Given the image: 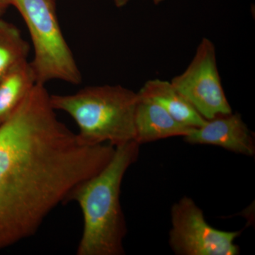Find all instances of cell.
<instances>
[{
	"label": "cell",
	"instance_id": "obj_4",
	"mask_svg": "<svg viewBox=\"0 0 255 255\" xmlns=\"http://www.w3.org/2000/svg\"><path fill=\"white\" fill-rule=\"evenodd\" d=\"M22 16L31 36V62L38 83L58 80L78 85L82 75L60 28L55 0H8Z\"/></svg>",
	"mask_w": 255,
	"mask_h": 255
},
{
	"label": "cell",
	"instance_id": "obj_1",
	"mask_svg": "<svg viewBox=\"0 0 255 255\" xmlns=\"http://www.w3.org/2000/svg\"><path fill=\"white\" fill-rule=\"evenodd\" d=\"M50 97L37 83L0 125V251L33 236L115 152L110 144L82 140L58 119Z\"/></svg>",
	"mask_w": 255,
	"mask_h": 255
},
{
	"label": "cell",
	"instance_id": "obj_3",
	"mask_svg": "<svg viewBox=\"0 0 255 255\" xmlns=\"http://www.w3.org/2000/svg\"><path fill=\"white\" fill-rule=\"evenodd\" d=\"M50 100L55 111L74 119L77 134L87 143L116 147L135 140L136 92L121 85H101L72 95H50Z\"/></svg>",
	"mask_w": 255,
	"mask_h": 255
},
{
	"label": "cell",
	"instance_id": "obj_7",
	"mask_svg": "<svg viewBox=\"0 0 255 255\" xmlns=\"http://www.w3.org/2000/svg\"><path fill=\"white\" fill-rule=\"evenodd\" d=\"M184 139L188 143L219 146L241 155L253 156L255 153L254 138L238 113L207 120L202 127L193 128Z\"/></svg>",
	"mask_w": 255,
	"mask_h": 255
},
{
	"label": "cell",
	"instance_id": "obj_2",
	"mask_svg": "<svg viewBox=\"0 0 255 255\" xmlns=\"http://www.w3.org/2000/svg\"><path fill=\"white\" fill-rule=\"evenodd\" d=\"M140 145L135 140L115 147L113 157L98 174L79 184L68 201L82 210L84 229L78 255L125 254L127 227L121 205V187L128 169L138 158Z\"/></svg>",
	"mask_w": 255,
	"mask_h": 255
},
{
	"label": "cell",
	"instance_id": "obj_10",
	"mask_svg": "<svg viewBox=\"0 0 255 255\" xmlns=\"http://www.w3.org/2000/svg\"><path fill=\"white\" fill-rule=\"evenodd\" d=\"M37 83L36 74L28 60L0 79V125L11 117Z\"/></svg>",
	"mask_w": 255,
	"mask_h": 255
},
{
	"label": "cell",
	"instance_id": "obj_6",
	"mask_svg": "<svg viewBox=\"0 0 255 255\" xmlns=\"http://www.w3.org/2000/svg\"><path fill=\"white\" fill-rule=\"evenodd\" d=\"M170 82L206 120L233 112L221 84L216 48L209 38H203L189 66Z\"/></svg>",
	"mask_w": 255,
	"mask_h": 255
},
{
	"label": "cell",
	"instance_id": "obj_9",
	"mask_svg": "<svg viewBox=\"0 0 255 255\" xmlns=\"http://www.w3.org/2000/svg\"><path fill=\"white\" fill-rule=\"evenodd\" d=\"M139 93L160 105L179 123L190 128L202 127L206 121L170 82L155 79L145 82Z\"/></svg>",
	"mask_w": 255,
	"mask_h": 255
},
{
	"label": "cell",
	"instance_id": "obj_11",
	"mask_svg": "<svg viewBox=\"0 0 255 255\" xmlns=\"http://www.w3.org/2000/svg\"><path fill=\"white\" fill-rule=\"evenodd\" d=\"M29 47L12 23L0 18V79L15 67L27 61Z\"/></svg>",
	"mask_w": 255,
	"mask_h": 255
},
{
	"label": "cell",
	"instance_id": "obj_5",
	"mask_svg": "<svg viewBox=\"0 0 255 255\" xmlns=\"http://www.w3.org/2000/svg\"><path fill=\"white\" fill-rule=\"evenodd\" d=\"M169 243L178 255H237L234 242L241 231H223L210 226L194 200L184 196L171 211Z\"/></svg>",
	"mask_w": 255,
	"mask_h": 255
},
{
	"label": "cell",
	"instance_id": "obj_13",
	"mask_svg": "<svg viewBox=\"0 0 255 255\" xmlns=\"http://www.w3.org/2000/svg\"><path fill=\"white\" fill-rule=\"evenodd\" d=\"M10 6L8 0H0V18L6 12V9Z\"/></svg>",
	"mask_w": 255,
	"mask_h": 255
},
{
	"label": "cell",
	"instance_id": "obj_12",
	"mask_svg": "<svg viewBox=\"0 0 255 255\" xmlns=\"http://www.w3.org/2000/svg\"><path fill=\"white\" fill-rule=\"evenodd\" d=\"M112 1H114V4L117 7H122V6H125L128 2L129 0H112ZM152 1H153L155 4H158L159 3L163 1L164 0H152Z\"/></svg>",
	"mask_w": 255,
	"mask_h": 255
},
{
	"label": "cell",
	"instance_id": "obj_8",
	"mask_svg": "<svg viewBox=\"0 0 255 255\" xmlns=\"http://www.w3.org/2000/svg\"><path fill=\"white\" fill-rule=\"evenodd\" d=\"M137 93L135 113V141L139 145L171 137L187 136L193 128L171 117L155 101Z\"/></svg>",
	"mask_w": 255,
	"mask_h": 255
}]
</instances>
